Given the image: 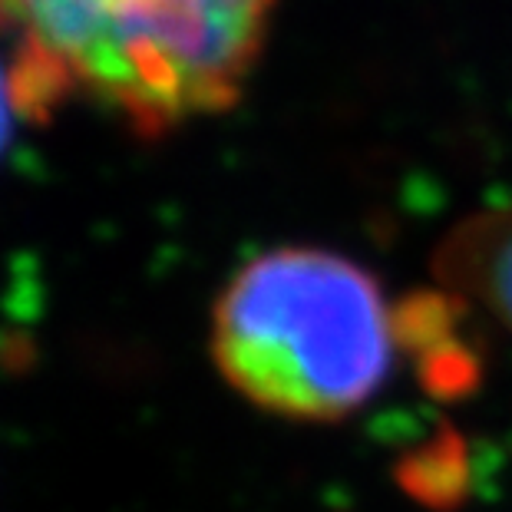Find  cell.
Segmentation results:
<instances>
[{"label": "cell", "instance_id": "2", "mask_svg": "<svg viewBox=\"0 0 512 512\" xmlns=\"http://www.w3.org/2000/svg\"><path fill=\"white\" fill-rule=\"evenodd\" d=\"M397 314L347 255L285 245L235 271L212 311V357L255 407L337 423L380 394L394 367Z\"/></svg>", "mask_w": 512, "mask_h": 512}, {"label": "cell", "instance_id": "4", "mask_svg": "<svg viewBox=\"0 0 512 512\" xmlns=\"http://www.w3.org/2000/svg\"><path fill=\"white\" fill-rule=\"evenodd\" d=\"M17 119H20V106H17L14 80H10L7 57L0 53V156H4V149L10 143V133H14Z\"/></svg>", "mask_w": 512, "mask_h": 512}, {"label": "cell", "instance_id": "1", "mask_svg": "<svg viewBox=\"0 0 512 512\" xmlns=\"http://www.w3.org/2000/svg\"><path fill=\"white\" fill-rule=\"evenodd\" d=\"M271 14L275 0H0V53L30 123L86 96L152 139L242 96Z\"/></svg>", "mask_w": 512, "mask_h": 512}, {"label": "cell", "instance_id": "3", "mask_svg": "<svg viewBox=\"0 0 512 512\" xmlns=\"http://www.w3.org/2000/svg\"><path fill=\"white\" fill-rule=\"evenodd\" d=\"M440 288L483 308L512 334V202L466 215L433 255Z\"/></svg>", "mask_w": 512, "mask_h": 512}]
</instances>
